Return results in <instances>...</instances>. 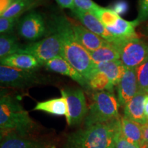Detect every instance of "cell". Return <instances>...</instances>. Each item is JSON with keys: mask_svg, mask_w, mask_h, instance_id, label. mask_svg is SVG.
I'll use <instances>...</instances> for the list:
<instances>
[{"mask_svg": "<svg viewBox=\"0 0 148 148\" xmlns=\"http://www.w3.org/2000/svg\"><path fill=\"white\" fill-rule=\"evenodd\" d=\"M51 31L56 33L61 42L60 56L88 81L95 70L88 51L77 41L70 20L64 14L53 15Z\"/></svg>", "mask_w": 148, "mask_h": 148, "instance_id": "obj_1", "label": "cell"}, {"mask_svg": "<svg viewBox=\"0 0 148 148\" xmlns=\"http://www.w3.org/2000/svg\"><path fill=\"white\" fill-rule=\"evenodd\" d=\"M121 117L106 123L84 127L68 135L64 148H112L121 126Z\"/></svg>", "mask_w": 148, "mask_h": 148, "instance_id": "obj_2", "label": "cell"}, {"mask_svg": "<svg viewBox=\"0 0 148 148\" xmlns=\"http://www.w3.org/2000/svg\"><path fill=\"white\" fill-rule=\"evenodd\" d=\"M35 126L28 112L15 97L1 91L0 99L1 138L9 133L27 136Z\"/></svg>", "mask_w": 148, "mask_h": 148, "instance_id": "obj_3", "label": "cell"}, {"mask_svg": "<svg viewBox=\"0 0 148 148\" xmlns=\"http://www.w3.org/2000/svg\"><path fill=\"white\" fill-rule=\"evenodd\" d=\"M119 103L112 92L96 91L92 95V102L84 121V127L106 123L119 118Z\"/></svg>", "mask_w": 148, "mask_h": 148, "instance_id": "obj_4", "label": "cell"}, {"mask_svg": "<svg viewBox=\"0 0 148 148\" xmlns=\"http://www.w3.org/2000/svg\"><path fill=\"white\" fill-rule=\"evenodd\" d=\"M18 53H27L39 62L41 65L55 57L60 56L61 42L58 35L53 31L51 34L39 41L33 42L22 46Z\"/></svg>", "mask_w": 148, "mask_h": 148, "instance_id": "obj_5", "label": "cell"}, {"mask_svg": "<svg viewBox=\"0 0 148 148\" xmlns=\"http://www.w3.org/2000/svg\"><path fill=\"white\" fill-rule=\"evenodd\" d=\"M61 95L66 101V114L65 116L67 124L75 126L84 121L88 112L84 92L80 88H66L61 90Z\"/></svg>", "mask_w": 148, "mask_h": 148, "instance_id": "obj_6", "label": "cell"}, {"mask_svg": "<svg viewBox=\"0 0 148 148\" xmlns=\"http://www.w3.org/2000/svg\"><path fill=\"white\" fill-rule=\"evenodd\" d=\"M45 81L35 71L21 70L0 66V82L2 86L14 88H26L40 84Z\"/></svg>", "mask_w": 148, "mask_h": 148, "instance_id": "obj_7", "label": "cell"}, {"mask_svg": "<svg viewBox=\"0 0 148 148\" xmlns=\"http://www.w3.org/2000/svg\"><path fill=\"white\" fill-rule=\"evenodd\" d=\"M116 45L120 51V60L126 68L136 69L148 58V43L138 37Z\"/></svg>", "mask_w": 148, "mask_h": 148, "instance_id": "obj_8", "label": "cell"}, {"mask_svg": "<svg viewBox=\"0 0 148 148\" xmlns=\"http://www.w3.org/2000/svg\"><path fill=\"white\" fill-rule=\"evenodd\" d=\"M18 33L30 41L39 39L46 32L45 20L39 12L32 10L18 21Z\"/></svg>", "mask_w": 148, "mask_h": 148, "instance_id": "obj_9", "label": "cell"}, {"mask_svg": "<svg viewBox=\"0 0 148 148\" xmlns=\"http://www.w3.org/2000/svg\"><path fill=\"white\" fill-rule=\"evenodd\" d=\"M116 86L119 105L125 106L138 91L136 69L126 68L124 75Z\"/></svg>", "mask_w": 148, "mask_h": 148, "instance_id": "obj_10", "label": "cell"}, {"mask_svg": "<svg viewBox=\"0 0 148 148\" xmlns=\"http://www.w3.org/2000/svg\"><path fill=\"white\" fill-rule=\"evenodd\" d=\"M44 66L48 71L69 77L75 82L81 85L82 87L86 89H89L87 81L84 77L61 56H58L51 59L46 62Z\"/></svg>", "mask_w": 148, "mask_h": 148, "instance_id": "obj_11", "label": "cell"}, {"mask_svg": "<svg viewBox=\"0 0 148 148\" xmlns=\"http://www.w3.org/2000/svg\"><path fill=\"white\" fill-rule=\"evenodd\" d=\"M72 12L84 27L107 41L114 43L113 36L108 32L106 26L93 13L77 8L72 10Z\"/></svg>", "mask_w": 148, "mask_h": 148, "instance_id": "obj_12", "label": "cell"}, {"mask_svg": "<svg viewBox=\"0 0 148 148\" xmlns=\"http://www.w3.org/2000/svg\"><path fill=\"white\" fill-rule=\"evenodd\" d=\"M70 21L77 40L87 51H93L99 49L108 42L91 32L82 24L81 25L71 20H70Z\"/></svg>", "mask_w": 148, "mask_h": 148, "instance_id": "obj_13", "label": "cell"}, {"mask_svg": "<svg viewBox=\"0 0 148 148\" xmlns=\"http://www.w3.org/2000/svg\"><path fill=\"white\" fill-rule=\"evenodd\" d=\"M138 25L139 22L136 19L128 21L120 17L114 25L106 27L108 32L113 36L114 43L118 45L125 40L138 37L135 28Z\"/></svg>", "mask_w": 148, "mask_h": 148, "instance_id": "obj_14", "label": "cell"}, {"mask_svg": "<svg viewBox=\"0 0 148 148\" xmlns=\"http://www.w3.org/2000/svg\"><path fill=\"white\" fill-rule=\"evenodd\" d=\"M147 94L138 91L137 94L125 106L124 116L141 125L148 123L144 112V101Z\"/></svg>", "mask_w": 148, "mask_h": 148, "instance_id": "obj_15", "label": "cell"}, {"mask_svg": "<svg viewBox=\"0 0 148 148\" xmlns=\"http://www.w3.org/2000/svg\"><path fill=\"white\" fill-rule=\"evenodd\" d=\"M1 65L21 70L36 71L41 64L32 56L27 53H17L1 59Z\"/></svg>", "mask_w": 148, "mask_h": 148, "instance_id": "obj_16", "label": "cell"}, {"mask_svg": "<svg viewBox=\"0 0 148 148\" xmlns=\"http://www.w3.org/2000/svg\"><path fill=\"white\" fill-rule=\"evenodd\" d=\"M1 138L0 148H42L47 145L44 142L16 133H9Z\"/></svg>", "mask_w": 148, "mask_h": 148, "instance_id": "obj_17", "label": "cell"}, {"mask_svg": "<svg viewBox=\"0 0 148 148\" xmlns=\"http://www.w3.org/2000/svg\"><path fill=\"white\" fill-rule=\"evenodd\" d=\"M95 69L104 73L108 77L111 84L116 86L124 75L126 67L121 60H116L96 64Z\"/></svg>", "mask_w": 148, "mask_h": 148, "instance_id": "obj_18", "label": "cell"}, {"mask_svg": "<svg viewBox=\"0 0 148 148\" xmlns=\"http://www.w3.org/2000/svg\"><path fill=\"white\" fill-rule=\"evenodd\" d=\"M92 62L95 64L120 60V51L118 46L108 42L106 45L93 51H88Z\"/></svg>", "mask_w": 148, "mask_h": 148, "instance_id": "obj_19", "label": "cell"}, {"mask_svg": "<svg viewBox=\"0 0 148 148\" xmlns=\"http://www.w3.org/2000/svg\"><path fill=\"white\" fill-rule=\"evenodd\" d=\"M120 121L121 132L123 136L129 141L140 147L143 142V125L127 119L124 116L121 117Z\"/></svg>", "mask_w": 148, "mask_h": 148, "instance_id": "obj_20", "label": "cell"}, {"mask_svg": "<svg viewBox=\"0 0 148 148\" xmlns=\"http://www.w3.org/2000/svg\"><path fill=\"white\" fill-rule=\"evenodd\" d=\"M45 3V0H16V1L1 16L6 18H19L22 14L32 11Z\"/></svg>", "mask_w": 148, "mask_h": 148, "instance_id": "obj_21", "label": "cell"}, {"mask_svg": "<svg viewBox=\"0 0 148 148\" xmlns=\"http://www.w3.org/2000/svg\"><path fill=\"white\" fill-rule=\"evenodd\" d=\"M34 110H39L57 116H66L67 108L65 98L61 95L59 98L49 99L37 103Z\"/></svg>", "mask_w": 148, "mask_h": 148, "instance_id": "obj_22", "label": "cell"}, {"mask_svg": "<svg viewBox=\"0 0 148 148\" xmlns=\"http://www.w3.org/2000/svg\"><path fill=\"white\" fill-rule=\"evenodd\" d=\"M22 46L18 38L12 34H1L0 36V60L17 53Z\"/></svg>", "mask_w": 148, "mask_h": 148, "instance_id": "obj_23", "label": "cell"}, {"mask_svg": "<svg viewBox=\"0 0 148 148\" xmlns=\"http://www.w3.org/2000/svg\"><path fill=\"white\" fill-rule=\"evenodd\" d=\"M89 89L95 91H107L113 92L114 86L111 84L108 77L101 72L95 70L91 77L88 81Z\"/></svg>", "mask_w": 148, "mask_h": 148, "instance_id": "obj_24", "label": "cell"}, {"mask_svg": "<svg viewBox=\"0 0 148 148\" xmlns=\"http://www.w3.org/2000/svg\"><path fill=\"white\" fill-rule=\"evenodd\" d=\"M93 14L106 27L114 25L118 19L121 17L120 15L112 9L103 8L101 6L97 10H96Z\"/></svg>", "mask_w": 148, "mask_h": 148, "instance_id": "obj_25", "label": "cell"}, {"mask_svg": "<svg viewBox=\"0 0 148 148\" xmlns=\"http://www.w3.org/2000/svg\"><path fill=\"white\" fill-rule=\"evenodd\" d=\"M138 91L148 94V58L136 68Z\"/></svg>", "mask_w": 148, "mask_h": 148, "instance_id": "obj_26", "label": "cell"}, {"mask_svg": "<svg viewBox=\"0 0 148 148\" xmlns=\"http://www.w3.org/2000/svg\"><path fill=\"white\" fill-rule=\"evenodd\" d=\"M18 18L0 17V32L1 34H10L16 24L18 23Z\"/></svg>", "mask_w": 148, "mask_h": 148, "instance_id": "obj_27", "label": "cell"}, {"mask_svg": "<svg viewBox=\"0 0 148 148\" xmlns=\"http://www.w3.org/2000/svg\"><path fill=\"white\" fill-rule=\"evenodd\" d=\"M114 148H140L139 146L129 141L123 136L121 132V126L114 136Z\"/></svg>", "mask_w": 148, "mask_h": 148, "instance_id": "obj_28", "label": "cell"}, {"mask_svg": "<svg viewBox=\"0 0 148 148\" xmlns=\"http://www.w3.org/2000/svg\"><path fill=\"white\" fill-rule=\"evenodd\" d=\"M75 8L81 10L88 11L93 13L99 8V5L92 0H74Z\"/></svg>", "mask_w": 148, "mask_h": 148, "instance_id": "obj_29", "label": "cell"}, {"mask_svg": "<svg viewBox=\"0 0 148 148\" xmlns=\"http://www.w3.org/2000/svg\"><path fill=\"white\" fill-rule=\"evenodd\" d=\"M136 19L139 23L148 19V0L138 1V13Z\"/></svg>", "mask_w": 148, "mask_h": 148, "instance_id": "obj_30", "label": "cell"}, {"mask_svg": "<svg viewBox=\"0 0 148 148\" xmlns=\"http://www.w3.org/2000/svg\"><path fill=\"white\" fill-rule=\"evenodd\" d=\"M127 8H128V5L126 1L119 0L114 3L111 9L120 15V14H124L127 10Z\"/></svg>", "mask_w": 148, "mask_h": 148, "instance_id": "obj_31", "label": "cell"}, {"mask_svg": "<svg viewBox=\"0 0 148 148\" xmlns=\"http://www.w3.org/2000/svg\"><path fill=\"white\" fill-rule=\"evenodd\" d=\"M56 1L62 8H69L71 10L75 8L74 0H56Z\"/></svg>", "mask_w": 148, "mask_h": 148, "instance_id": "obj_32", "label": "cell"}, {"mask_svg": "<svg viewBox=\"0 0 148 148\" xmlns=\"http://www.w3.org/2000/svg\"><path fill=\"white\" fill-rule=\"evenodd\" d=\"M16 0H0V14H3L13 3Z\"/></svg>", "mask_w": 148, "mask_h": 148, "instance_id": "obj_33", "label": "cell"}, {"mask_svg": "<svg viewBox=\"0 0 148 148\" xmlns=\"http://www.w3.org/2000/svg\"><path fill=\"white\" fill-rule=\"evenodd\" d=\"M142 129H143V142L148 141V123L145 125H142Z\"/></svg>", "mask_w": 148, "mask_h": 148, "instance_id": "obj_34", "label": "cell"}, {"mask_svg": "<svg viewBox=\"0 0 148 148\" xmlns=\"http://www.w3.org/2000/svg\"><path fill=\"white\" fill-rule=\"evenodd\" d=\"M144 112L146 119L148 120V94L145 96V101H144Z\"/></svg>", "mask_w": 148, "mask_h": 148, "instance_id": "obj_35", "label": "cell"}, {"mask_svg": "<svg viewBox=\"0 0 148 148\" xmlns=\"http://www.w3.org/2000/svg\"><path fill=\"white\" fill-rule=\"evenodd\" d=\"M142 31H143L142 32H143L144 36H146L148 38V23L145 25V27H143V30H142Z\"/></svg>", "mask_w": 148, "mask_h": 148, "instance_id": "obj_36", "label": "cell"}, {"mask_svg": "<svg viewBox=\"0 0 148 148\" xmlns=\"http://www.w3.org/2000/svg\"><path fill=\"white\" fill-rule=\"evenodd\" d=\"M140 148H148V141L147 142H144L140 145Z\"/></svg>", "mask_w": 148, "mask_h": 148, "instance_id": "obj_37", "label": "cell"}, {"mask_svg": "<svg viewBox=\"0 0 148 148\" xmlns=\"http://www.w3.org/2000/svg\"><path fill=\"white\" fill-rule=\"evenodd\" d=\"M42 148H56V147H55L54 145H50V144H47V145L45 146V147H42Z\"/></svg>", "mask_w": 148, "mask_h": 148, "instance_id": "obj_38", "label": "cell"}, {"mask_svg": "<svg viewBox=\"0 0 148 148\" xmlns=\"http://www.w3.org/2000/svg\"><path fill=\"white\" fill-rule=\"evenodd\" d=\"M112 148H114V145H113V147H112Z\"/></svg>", "mask_w": 148, "mask_h": 148, "instance_id": "obj_39", "label": "cell"}]
</instances>
